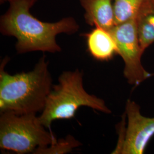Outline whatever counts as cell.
Returning <instances> with one entry per match:
<instances>
[{"instance_id": "cell-1", "label": "cell", "mask_w": 154, "mask_h": 154, "mask_svg": "<svg viewBox=\"0 0 154 154\" xmlns=\"http://www.w3.org/2000/svg\"><path fill=\"white\" fill-rule=\"evenodd\" d=\"M37 0H11L7 11L0 18V32L17 39L18 54L32 51L55 53L61 51L56 37L64 33L73 34L79 25L72 17H65L55 22L40 21L33 16L30 9Z\"/></svg>"}, {"instance_id": "cell-2", "label": "cell", "mask_w": 154, "mask_h": 154, "mask_svg": "<svg viewBox=\"0 0 154 154\" xmlns=\"http://www.w3.org/2000/svg\"><path fill=\"white\" fill-rule=\"evenodd\" d=\"M8 61L5 57L0 66V112H42L53 86L45 56L39 60L32 70L14 75L5 70Z\"/></svg>"}, {"instance_id": "cell-3", "label": "cell", "mask_w": 154, "mask_h": 154, "mask_svg": "<svg viewBox=\"0 0 154 154\" xmlns=\"http://www.w3.org/2000/svg\"><path fill=\"white\" fill-rule=\"evenodd\" d=\"M82 106L105 114L111 113L103 99L85 90L82 72L78 69L63 72L58 78V84L53 86L39 118L42 124L51 131L53 122L72 118L78 108Z\"/></svg>"}, {"instance_id": "cell-4", "label": "cell", "mask_w": 154, "mask_h": 154, "mask_svg": "<svg viewBox=\"0 0 154 154\" xmlns=\"http://www.w3.org/2000/svg\"><path fill=\"white\" fill-rule=\"evenodd\" d=\"M36 114L6 111L0 116V148L19 154L32 153L57 140Z\"/></svg>"}, {"instance_id": "cell-5", "label": "cell", "mask_w": 154, "mask_h": 154, "mask_svg": "<svg viewBox=\"0 0 154 154\" xmlns=\"http://www.w3.org/2000/svg\"><path fill=\"white\" fill-rule=\"evenodd\" d=\"M109 31L116 41L118 54L124 61V76L129 84L139 85L152 74L145 70L141 62L143 53L139 42L136 17L116 25Z\"/></svg>"}, {"instance_id": "cell-6", "label": "cell", "mask_w": 154, "mask_h": 154, "mask_svg": "<svg viewBox=\"0 0 154 154\" xmlns=\"http://www.w3.org/2000/svg\"><path fill=\"white\" fill-rule=\"evenodd\" d=\"M126 115L127 126L118 154H142L154 135V117L143 116L140 106L130 99L127 100Z\"/></svg>"}, {"instance_id": "cell-7", "label": "cell", "mask_w": 154, "mask_h": 154, "mask_svg": "<svg viewBox=\"0 0 154 154\" xmlns=\"http://www.w3.org/2000/svg\"><path fill=\"white\" fill-rule=\"evenodd\" d=\"M112 0H79L84 11L85 22L110 30L115 25Z\"/></svg>"}, {"instance_id": "cell-8", "label": "cell", "mask_w": 154, "mask_h": 154, "mask_svg": "<svg viewBox=\"0 0 154 154\" xmlns=\"http://www.w3.org/2000/svg\"><path fill=\"white\" fill-rule=\"evenodd\" d=\"M86 36L88 51L95 60L109 61L118 53L116 41L109 30L95 26Z\"/></svg>"}, {"instance_id": "cell-9", "label": "cell", "mask_w": 154, "mask_h": 154, "mask_svg": "<svg viewBox=\"0 0 154 154\" xmlns=\"http://www.w3.org/2000/svg\"><path fill=\"white\" fill-rule=\"evenodd\" d=\"M144 0H114L115 25L121 23L137 16Z\"/></svg>"}, {"instance_id": "cell-10", "label": "cell", "mask_w": 154, "mask_h": 154, "mask_svg": "<svg viewBox=\"0 0 154 154\" xmlns=\"http://www.w3.org/2000/svg\"><path fill=\"white\" fill-rule=\"evenodd\" d=\"M81 143L71 135L65 138L57 140L55 142L43 148L36 149L34 154H65L70 152L75 148L80 146Z\"/></svg>"}, {"instance_id": "cell-11", "label": "cell", "mask_w": 154, "mask_h": 154, "mask_svg": "<svg viewBox=\"0 0 154 154\" xmlns=\"http://www.w3.org/2000/svg\"><path fill=\"white\" fill-rule=\"evenodd\" d=\"M136 18L138 24L148 26L154 30V0H144Z\"/></svg>"}, {"instance_id": "cell-12", "label": "cell", "mask_w": 154, "mask_h": 154, "mask_svg": "<svg viewBox=\"0 0 154 154\" xmlns=\"http://www.w3.org/2000/svg\"><path fill=\"white\" fill-rule=\"evenodd\" d=\"M11 0H0V2H1V4H4L6 2H10L11 1Z\"/></svg>"}]
</instances>
